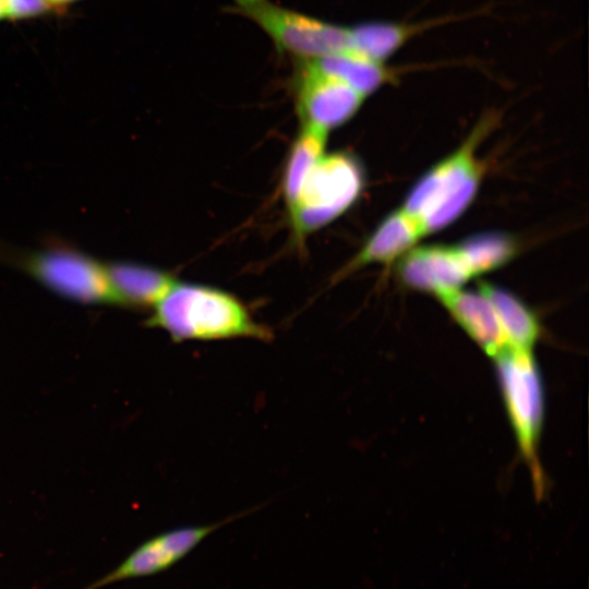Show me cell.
Returning a JSON list of instances; mask_svg holds the SVG:
<instances>
[{
	"label": "cell",
	"mask_w": 589,
	"mask_h": 589,
	"mask_svg": "<svg viewBox=\"0 0 589 589\" xmlns=\"http://www.w3.org/2000/svg\"><path fill=\"white\" fill-rule=\"evenodd\" d=\"M145 323L161 328L176 342L272 337V332L256 322L233 294L212 286L178 280L155 303Z\"/></svg>",
	"instance_id": "cell-1"
},
{
	"label": "cell",
	"mask_w": 589,
	"mask_h": 589,
	"mask_svg": "<svg viewBox=\"0 0 589 589\" xmlns=\"http://www.w3.org/2000/svg\"><path fill=\"white\" fill-rule=\"evenodd\" d=\"M492 122L486 118L481 121L468 140L432 167L407 195L402 208L426 235L455 221L473 201L483 173L476 147Z\"/></svg>",
	"instance_id": "cell-2"
},
{
	"label": "cell",
	"mask_w": 589,
	"mask_h": 589,
	"mask_svg": "<svg viewBox=\"0 0 589 589\" xmlns=\"http://www.w3.org/2000/svg\"><path fill=\"white\" fill-rule=\"evenodd\" d=\"M363 183V170L356 157L346 152H325L287 207L292 235L299 245L308 236L347 212L359 199Z\"/></svg>",
	"instance_id": "cell-3"
},
{
	"label": "cell",
	"mask_w": 589,
	"mask_h": 589,
	"mask_svg": "<svg viewBox=\"0 0 589 589\" xmlns=\"http://www.w3.org/2000/svg\"><path fill=\"white\" fill-rule=\"evenodd\" d=\"M495 359L504 404L520 454L528 465L534 489L543 492L544 477L538 443L544 416V389L531 351L506 349Z\"/></svg>",
	"instance_id": "cell-4"
},
{
	"label": "cell",
	"mask_w": 589,
	"mask_h": 589,
	"mask_svg": "<svg viewBox=\"0 0 589 589\" xmlns=\"http://www.w3.org/2000/svg\"><path fill=\"white\" fill-rule=\"evenodd\" d=\"M4 255H9L7 261L60 297L84 304H115L106 264L75 248L55 244Z\"/></svg>",
	"instance_id": "cell-5"
},
{
	"label": "cell",
	"mask_w": 589,
	"mask_h": 589,
	"mask_svg": "<svg viewBox=\"0 0 589 589\" xmlns=\"http://www.w3.org/2000/svg\"><path fill=\"white\" fill-rule=\"evenodd\" d=\"M233 9L263 28L279 50L302 59L349 50L348 27L281 8L269 0H235Z\"/></svg>",
	"instance_id": "cell-6"
},
{
	"label": "cell",
	"mask_w": 589,
	"mask_h": 589,
	"mask_svg": "<svg viewBox=\"0 0 589 589\" xmlns=\"http://www.w3.org/2000/svg\"><path fill=\"white\" fill-rule=\"evenodd\" d=\"M225 521L183 526L158 533L137 545L113 569L82 589H101L106 586L163 573L182 561L204 539L229 522Z\"/></svg>",
	"instance_id": "cell-7"
},
{
	"label": "cell",
	"mask_w": 589,
	"mask_h": 589,
	"mask_svg": "<svg viewBox=\"0 0 589 589\" xmlns=\"http://www.w3.org/2000/svg\"><path fill=\"white\" fill-rule=\"evenodd\" d=\"M366 97L348 84L326 75L308 60L296 82V104L301 125L329 132L349 121Z\"/></svg>",
	"instance_id": "cell-8"
},
{
	"label": "cell",
	"mask_w": 589,
	"mask_h": 589,
	"mask_svg": "<svg viewBox=\"0 0 589 589\" xmlns=\"http://www.w3.org/2000/svg\"><path fill=\"white\" fill-rule=\"evenodd\" d=\"M398 271L408 287L435 297L477 276L461 243L414 247L400 259Z\"/></svg>",
	"instance_id": "cell-9"
},
{
	"label": "cell",
	"mask_w": 589,
	"mask_h": 589,
	"mask_svg": "<svg viewBox=\"0 0 589 589\" xmlns=\"http://www.w3.org/2000/svg\"><path fill=\"white\" fill-rule=\"evenodd\" d=\"M426 235L422 225L402 207L390 213L357 254L335 275L334 280L373 264L388 265L400 260Z\"/></svg>",
	"instance_id": "cell-10"
},
{
	"label": "cell",
	"mask_w": 589,
	"mask_h": 589,
	"mask_svg": "<svg viewBox=\"0 0 589 589\" xmlns=\"http://www.w3.org/2000/svg\"><path fill=\"white\" fill-rule=\"evenodd\" d=\"M452 317L490 357L496 358L508 349L491 302L480 292L461 288L436 296Z\"/></svg>",
	"instance_id": "cell-11"
},
{
	"label": "cell",
	"mask_w": 589,
	"mask_h": 589,
	"mask_svg": "<svg viewBox=\"0 0 589 589\" xmlns=\"http://www.w3.org/2000/svg\"><path fill=\"white\" fill-rule=\"evenodd\" d=\"M106 272L115 304L153 308L177 280L170 273L134 262H110Z\"/></svg>",
	"instance_id": "cell-12"
},
{
	"label": "cell",
	"mask_w": 589,
	"mask_h": 589,
	"mask_svg": "<svg viewBox=\"0 0 589 589\" xmlns=\"http://www.w3.org/2000/svg\"><path fill=\"white\" fill-rule=\"evenodd\" d=\"M450 21L438 19L418 23L373 21L348 27L349 51L378 62H386L411 38Z\"/></svg>",
	"instance_id": "cell-13"
},
{
	"label": "cell",
	"mask_w": 589,
	"mask_h": 589,
	"mask_svg": "<svg viewBox=\"0 0 589 589\" xmlns=\"http://www.w3.org/2000/svg\"><path fill=\"white\" fill-rule=\"evenodd\" d=\"M322 73L335 77L368 97L397 77L398 70L351 51L308 60Z\"/></svg>",
	"instance_id": "cell-14"
},
{
	"label": "cell",
	"mask_w": 589,
	"mask_h": 589,
	"mask_svg": "<svg viewBox=\"0 0 589 589\" xmlns=\"http://www.w3.org/2000/svg\"><path fill=\"white\" fill-rule=\"evenodd\" d=\"M479 291L491 302L508 349L531 351L540 335L536 314L512 292L481 283Z\"/></svg>",
	"instance_id": "cell-15"
},
{
	"label": "cell",
	"mask_w": 589,
	"mask_h": 589,
	"mask_svg": "<svg viewBox=\"0 0 589 589\" xmlns=\"http://www.w3.org/2000/svg\"><path fill=\"white\" fill-rule=\"evenodd\" d=\"M328 133L301 125L288 153L281 180V192L287 207L294 201L310 169L326 152Z\"/></svg>",
	"instance_id": "cell-16"
},
{
	"label": "cell",
	"mask_w": 589,
	"mask_h": 589,
	"mask_svg": "<svg viewBox=\"0 0 589 589\" xmlns=\"http://www.w3.org/2000/svg\"><path fill=\"white\" fill-rule=\"evenodd\" d=\"M477 276L501 267L516 253L509 236L491 232L473 236L461 242Z\"/></svg>",
	"instance_id": "cell-17"
},
{
	"label": "cell",
	"mask_w": 589,
	"mask_h": 589,
	"mask_svg": "<svg viewBox=\"0 0 589 589\" xmlns=\"http://www.w3.org/2000/svg\"><path fill=\"white\" fill-rule=\"evenodd\" d=\"M50 9L43 0H0V20L29 17Z\"/></svg>",
	"instance_id": "cell-18"
},
{
	"label": "cell",
	"mask_w": 589,
	"mask_h": 589,
	"mask_svg": "<svg viewBox=\"0 0 589 589\" xmlns=\"http://www.w3.org/2000/svg\"><path fill=\"white\" fill-rule=\"evenodd\" d=\"M43 1H45L51 9H53L56 7L67 4V3L72 2L74 0H43Z\"/></svg>",
	"instance_id": "cell-19"
}]
</instances>
